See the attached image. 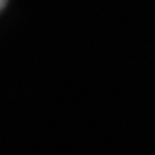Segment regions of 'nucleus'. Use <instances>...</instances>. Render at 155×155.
I'll list each match as a JSON object with an SVG mask.
<instances>
[{
  "label": "nucleus",
  "instance_id": "obj_1",
  "mask_svg": "<svg viewBox=\"0 0 155 155\" xmlns=\"http://www.w3.org/2000/svg\"><path fill=\"white\" fill-rule=\"evenodd\" d=\"M6 3H8V0H0V11H2V10L5 8Z\"/></svg>",
  "mask_w": 155,
  "mask_h": 155
}]
</instances>
